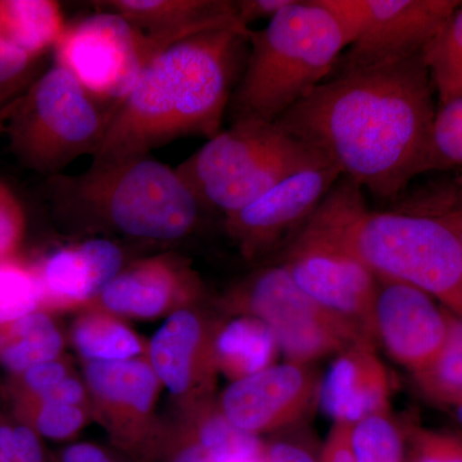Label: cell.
Wrapping results in <instances>:
<instances>
[{
  "mask_svg": "<svg viewBox=\"0 0 462 462\" xmlns=\"http://www.w3.org/2000/svg\"><path fill=\"white\" fill-rule=\"evenodd\" d=\"M436 94L419 54L331 76L275 123L361 189L397 200L428 171Z\"/></svg>",
  "mask_w": 462,
  "mask_h": 462,
  "instance_id": "cell-1",
  "label": "cell"
},
{
  "mask_svg": "<svg viewBox=\"0 0 462 462\" xmlns=\"http://www.w3.org/2000/svg\"><path fill=\"white\" fill-rule=\"evenodd\" d=\"M249 35L212 30L157 54L116 107L93 162L147 156L182 136L217 135L245 67Z\"/></svg>",
  "mask_w": 462,
  "mask_h": 462,
  "instance_id": "cell-2",
  "label": "cell"
},
{
  "mask_svg": "<svg viewBox=\"0 0 462 462\" xmlns=\"http://www.w3.org/2000/svg\"><path fill=\"white\" fill-rule=\"evenodd\" d=\"M346 247L379 279L412 285L462 318V247L437 218L411 212H373L348 179L319 207Z\"/></svg>",
  "mask_w": 462,
  "mask_h": 462,
  "instance_id": "cell-3",
  "label": "cell"
},
{
  "mask_svg": "<svg viewBox=\"0 0 462 462\" xmlns=\"http://www.w3.org/2000/svg\"><path fill=\"white\" fill-rule=\"evenodd\" d=\"M231 94V124L275 123L336 69L348 42L322 0H291L260 32Z\"/></svg>",
  "mask_w": 462,
  "mask_h": 462,
  "instance_id": "cell-4",
  "label": "cell"
},
{
  "mask_svg": "<svg viewBox=\"0 0 462 462\" xmlns=\"http://www.w3.org/2000/svg\"><path fill=\"white\" fill-rule=\"evenodd\" d=\"M51 180L58 205L136 238H182L196 226L203 207L176 169L149 154L93 162L80 175Z\"/></svg>",
  "mask_w": 462,
  "mask_h": 462,
  "instance_id": "cell-5",
  "label": "cell"
},
{
  "mask_svg": "<svg viewBox=\"0 0 462 462\" xmlns=\"http://www.w3.org/2000/svg\"><path fill=\"white\" fill-rule=\"evenodd\" d=\"M328 160L278 123L239 121L176 167L202 206L225 216L251 205L306 167Z\"/></svg>",
  "mask_w": 462,
  "mask_h": 462,
  "instance_id": "cell-6",
  "label": "cell"
},
{
  "mask_svg": "<svg viewBox=\"0 0 462 462\" xmlns=\"http://www.w3.org/2000/svg\"><path fill=\"white\" fill-rule=\"evenodd\" d=\"M117 106L91 96L56 65L11 106V147L29 169L57 176L81 156H96Z\"/></svg>",
  "mask_w": 462,
  "mask_h": 462,
  "instance_id": "cell-7",
  "label": "cell"
},
{
  "mask_svg": "<svg viewBox=\"0 0 462 462\" xmlns=\"http://www.w3.org/2000/svg\"><path fill=\"white\" fill-rule=\"evenodd\" d=\"M348 42L339 72L391 65L422 54L460 0H322Z\"/></svg>",
  "mask_w": 462,
  "mask_h": 462,
  "instance_id": "cell-8",
  "label": "cell"
},
{
  "mask_svg": "<svg viewBox=\"0 0 462 462\" xmlns=\"http://www.w3.org/2000/svg\"><path fill=\"white\" fill-rule=\"evenodd\" d=\"M282 266L312 300L375 339L378 278L346 247L319 208L291 239Z\"/></svg>",
  "mask_w": 462,
  "mask_h": 462,
  "instance_id": "cell-9",
  "label": "cell"
},
{
  "mask_svg": "<svg viewBox=\"0 0 462 462\" xmlns=\"http://www.w3.org/2000/svg\"><path fill=\"white\" fill-rule=\"evenodd\" d=\"M249 312L273 331L288 363L306 365L374 340L306 294L287 270L267 267L240 294Z\"/></svg>",
  "mask_w": 462,
  "mask_h": 462,
  "instance_id": "cell-10",
  "label": "cell"
},
{
  "mask_svg": "<svg viewBox=\"0 0 462 462\" xmlns=\"http://www.w3.org/2000/svg\"><path fill=\"white\" fill-rule=\"evenodd\" d=\"M54 51L56 65L71 72L91 96L118 106L162 51L120 14L106 11L67 25Z\"/></svg>",
  "mask_w": 462,
  "mask_h": 462,
  "instance_id": "cell-11",
  "label": "cell"
},
{
  "mask_svg": "<svg viewBox=\"0 0 462 462\" xmlns=\"http://www.w3.org/2000/svg\"><path fill=\"white\" fill-rule=\"evenodd\" d=\"M342 178L338 167L322 160L288 176L251 205L226 216L227 227L247 254L272 247L285 236L294 238Z\"/></svg>",
  "mask_w": 462,
  "mask_h": 462,
  "instance_id": "cell-12",
  "label": "cell"
},
{
  "mask_svg": "<svg viewBox=\"0 0 462 462\" xmlns=\"http://www.w3.org/2000/svg\"><path fill=\"white\" fill-rule=\"evenodd\" d=\"M447 312L430 294L404 282L378 278L374 330L375 339L396 363L413 374L439 354L447 337Z\"/></svg>",
  "mask_w": 462,
  "mask_h": 462,
  "instance_id": "cell-13",
  "label": "cell"
},
{
  "mask_svg": "<svg viewBox=\"0 0 462 462\" xmlns=\"http://www.w3.org/2000/svg\"><path fill=\"white\" fill-rule=\"evenodd\" d=\"M315 376L298 364L272 365L236 379L223 397L224 416L249 433L291 424L318 393Z\"/></svg>",
  "mask_w": 462,
  "mask_h": 462,
  "instance_id": "cell-14",
  "label": "cell"
},
{
  "mask_svg": "<svg viewBox=\"0 0 462 462\" xmlns=\"http://www.w3.org/2000/svg\"><path fill=\"white\" fill-rule=\"evenodd\" d=\"M97 5L138 27L161 51L212 30L251 32L239 23L234 0H106Z\"/></svg>",
  "mask_w": 462,
  "mask_h": 462,
  "instance_id": "cell-15",
  "label": "cell"
},
{
  "mask_svg": "<svg viewBox=\"0 0 462 462\" xmlns=\"http://www.w3.org/2000/svg\"><path fill=\"white\" fill-rule=\"evenodd\" d=\"M322 411L336 422L356 424L376 413L388 412L387 370L372 346L340 352L319 385Z\"/></svg>",
  "mask_w": 462,
  "mask_h": 462,
  "instance_id": "cell-16",
  "label": "cell"
},
{
  "mask_svg": "<svg viewBox=\"0 0 462 462\" xmlns=\"http://www.w3.org/2000/svg\"><path fill=\"white\" fill-rule=\"evenodd\" d=\"M121 249L107 239H90L51 254L35 272L45 297L85 300L100 296L123 269Z\"/></svg>",
  "mask_w": 462,
  "mask_h": 462,
  "instance_id": "cell-17",
  "label": "cell"
},
{
  "mask_svg": "<svg viewBox=\"0 0 462 462\" xmlns=\"http://www.w3.org/2000/svg\"><path fill=\"white\" fill-rule=\"evenodd\" d=\"M185 281L169 261H147L118 273L100 300L117 314L153 318L166 309Z\"/></svg>",
  "mask_w": 462,
  "mask_h": 462,
  "instance_id": "cell-18",
  "label": "cell"
},
{
  "mask_svg": "<svg viewBox=\"0 0 462 462\" xmlns=\"http://www.w3.org/2000/svg\"><path fill=\"white\" fill-rule=\"evenodd\" d=\"M66 26L54 0H0V36L35 60L56 47Z\"/></svg>",
  "mask_w": 462,
  "mask_h": 462,
  "instance_id": "cell-19",
  "label": "cell"
},
{
  "mask_svg": "<svg viewBox=\"0 0 462 462\" xmlns=\"http://www.w3.org/2000/svg\"><path fill=\"white\" fill-rule=\"evenodd\" d=\"M200 339V324L193 312H175L154 334L151 360L158 378L173 394L189 387L191 365Z\"/></svg>",
  "mask_w": 462,
  "mask_h": 462,
  "instance_id": "cell-20",
  "label": "cell"
},
{
  "mask_svg": "<svg viewBox=\"0 0 462 462\" xmlns=\"http://www.w3.org/2000/svg\"><path fill=\"white\" fill-rule=\"evenodd\" d=\"M216 351L225 370L240 379L272 366L279 346L270 328L249 316L224 328L216 340Z\"/></svg>",
  "mask_w": 462,
  "mask_h": 462,
  "instance_id": "cell-21",
  "label": "cell"
},
{
  "mask_svg": "<svg viewBox=\"0 0 462 462\" xmlns=\"http://www.w3.org/2000/svg\"><path fill=\"white\" fill-rule=\"evenodd\" d=\"M88 383L98 396L147 411L156 394V374L141 361H91Z\"/></svg>",
  "mask_w": 462,
  "mask_h": 462,
  "instance_id": "cell-22",
  "label": "cell"
},
{
  "mask_svg": "<svg viewBox=\"0 0 462 462\" xmlns=\"http://www.w3.org/2000/svg\"><path fill=\"white\" fill-rule=\"evenodd\" d=\"M8 345L0 355L3 366L14 373L53 361L62 348V338L47 315L33 312L8 325Z\"/></svg>",
  "mask_w": 462,
  "mask_h": 462,
  "instance_id": "cell-23",
  "label": "cell"
},
{
  "mask_svg": "<svg viewBox=\"0 0 462 462\" xmlns=\"http://www.w3.org/2000/svg\"><path fill=\"white\" fill-rule=\"evenodd\" d=\"M447 337L439 354L415 374L422 393L433 402L457 407L462 403V318L447 312Z\"/></svg>",
  "mask_w": 462,
  "mask_h": 462,
  "instance_id": "cell-24",
  "label": "cell"
},
{
  "mask_svg": "<svg viewBox=\"0 0 462 462\" xmlns=\"http://www.w3.org/2000/svg\"><path fill=\"white\" fill-rule=\"evenodd\" d=\"M439 103L462 96V2L422 51Z\"/></svg>",
  "mask_w": 462,
  "mask_h": 462,
  "instance_id": "cell-25",
  "label": "cell"
},
{
  "mask_svg": "<svg viewBox=\"0 0 462 462\" xmlns=\"http://www.w3.org/2000/svg\"><path fill=\"white\" fill-rule=\"evenodd\" d=\"M74 338L79 351L91 361L129 360L141 352L132 331L107 319H84L76 327Z\"/></svg>",
  "mask_w": 462,
  "mask_h": 462,
  "instance_id": "cell-26",
  "label": "cell"
},
{
  "mask_svg": "<svg viewBox=\"0 0 462 462\" xmlns=\"http://www.w3.org/2000/svg\"><path fill=\"white\" fill-rule=\"evenodd\" d=\"M42 300L35 272L8 258L0 261V327L33 314Z\"/></svg>",
  "mask_w": 462,
  "mask_h": 462,
  "instance_id": "cell-27",
  "label": "cell"
},
{
  "mask_svg": "<svg viewBox=\"0 0 462 462\" xmlns=\"http://www.w3.org/2000/svg\"><path fill=\"white\" fill-rule=\"evenodd\" d=\"M351 443L356 462H403L402 437L388 412L356 422Z\"/></svg>",
  "mask_w": 462,
  "mask_h": 462,
  "instance_id": "cell-28",
  "label": "cell"
},
{
  "mask_svg": "<svg viewBox=\"0 0 462 462\" xmlns=\"http://www.w3.org/2000/svg\"><path fill=\"white\" fill-rule=\"evenodd\" d=\"M396 207L398 211L430 216L447 225L462 247V178L431 184L410 194Z\"/></svg>",
  "mask_w": 462,
  "mask_h": 462,
  "instance_id": "cell-29",
  "label": "cell"
},
{
  "mask_svg": "<svg viewBox=\"0 0 462 462\" xmlns=\"http://www.w3.org/2000/svg\"><path fill=\"white\" fill-rule=\"evenodd\" d=\"M462 169V96L439 103L431 129L428 171Z\"/></svg>",
  "mask_w": 462,
  "mask_h": 462,
  "instance_id": "cell-30",
  "label": "cell"
},
{
  "mask_svg": "<svg viewBox=\"0 0 462 462\" xmlns=\"http://www.w3.org/2000/svg\"><path fill=\"white\" fill-rule=\"evenodd\" d=\"M199 443L226 462L256 460L260 452L256 436L236 427L225 416H214L203 424Z\"/></svg>",
  "mask_w": 462,
  "mask_h": 462,
  "instance_id": "cell-31",
  "label": "cell"
},
{
  "mask_svg": "<svg viewBox=\"0 0 462 462\" xmlns=\"http://www.w3.org/2000/svg\"><path fill=\"white\" fill-rule=\"evenodd\" d=\"M25 227V215L20 200L0 181V261L7 260L16 249Z\"/></svg>",
  "mask_w": 462,
  "mask_h": 462,
  "instance_id": "cell-32",
  "label": "cell"
},
{
  "mask_svg": "<svg viewBox=\"0 0 462 462\" xmlns=\"http://www.w3.org/2000/svg\"><path fill=\"white\" fill-rule=\"evenodd\" d=\"M83 412L76 406L69 404L42 403L36 418V428L42 436L62 439L71 436L80 428Z\"/></svg>",
  "mask_w": 462,
  "mask_h": 462,
  "instance_id": "cell-33",
  "label": "cell"
},
{
  "mask_svg": "<svg viewBox=\"0 0 462 462\" xmlns=\"http://www.w3.org/2000/svg\"><path fill=\"white\" fill-rule=\"evenodd\" d=\"M0 454L8 462H42L38 437L30 428L0 427Z\"/></svg>",
  "mask_w": 462,
  "mask_h": 462,
  "instance_id": "cell-34",
  "label": "cell"
},
{
  "mask_svg": "<svg viewBox=\"0 0 462 462\" xmlns=\"http://www.w3.org/2000/svg\"><path fill=\"white\" fill-rule=\"evenodd\" d=\"M416 462H462V442L454 437L421 430L416 434Z\"/></svg>",
  "mask_w": 462,
  "mask_h": 462,
  "instance_id": "cell-35",
  "label": "cell"
},
{
  "mask_svg": "<svg viewBox=\"0 0 462 462\" xmlns=\"http://www.w3.org/2000/svg\"><path fill=\"white\" fill-rule=\"evenodd\" d=\"M35 58L20 50L5 39L0 38V90L16 87L26 76Z\"/></svg>",
  "mask_w": 462,
  "mask_h": 462,
  "instance_id": "cell-36",
  "label": "cell"
},
{
  "mask_svg": "<svg viewBox=\"0 0 462 462\" xmlns=\"http://www.w3.org/2000/svg\"><path fill=\"white\" fill-rule=\"evenodd\" d=\"M291 3V0H234L236 17L247 29L254 21L263 20V18L273 20Z\"/></svg>",
  "mask_w": 462,
  "mask_h": 462,
  "instance_id": "cell-37",
  "label": "cell"
},
{
  "mask_svg": "<svg viewBox=\"0 0 462 462\" xmlns=\"http://www.w3.org/2000/svg\"><path fill=\"white\" fill-rule=\"evenodd\" d=\"M63 379H66L65 367L54 360L33 365L25 372L27 387L35 392L38 396H42L45 392L56 387L58 383L62 382Z\"/></svg>",
  "mask_w": 462,
  "mask_h": 462,
  "instance_id": "cell-38",
  "label": "cell"
},
{
  "mask_svg": "<svg viewBox=\"0 0 462 462\" xmlns=\"http://www.w3.org/2000/svg\"><path fill=\"white\" fill-rule=\"evenodd\" d=\"M354 425L336 422L325 446L322 462H356L351 443Z\"/></svg>",
  "mask_w": 462,
  "mask_h": 462,
  "instance_id": "cell-39",
  "label": "cell"
},
{
  "mask_svg": "<svg viewBox=\"0 0 462 462\" xmlns=\"http://www.w3.org/2000/svg\"><path fill=\"white\" fill-rule=\"evenodd\" d=\"M84 396L83 387L74 379H63L56 387L39 396L42 403L69 404L76 406Z\"/></svg>",
  "mask_w": 462,
  "mask_h": 462,
  "instance_id": "cell-40",
  "label": "cell"
},
{
  "mask_svg": "<svg viewBox=\"0 0 462 462\" xmlns=\"http://www.w3.org/2000/svg\"><path fill=\"white\" fill-rule=\"evenodd\" d=\"M269 462H315L306 451L289 443H278L269 452Z\"/></svg>",
  "mask_w": 462,
  "mask_h": 462,
  "instance_id": "cell-41",
  "label": "cell"
},
{
  "mask_svg": "<svg viewBox=\"0 0 462 462\" xmlns=\"http://www.w3.org/2000/svg\"><path fill=\"white\" fill-rule=\"evenodd\" d=\"M63 462H109L106 455L97 447L76 445L69 447L63 456Z\"/></svg>",
  "mask_w": 462,
  "mask_h": 462,
  "instance_id": "cell-42",
  "label": "cell"
},
{
  "mask_svg": "<svg viewBox=\"0 0 462 462\" xmlns=\"http://www.w3.org/2000/svg\"><path fill=\"white\" fill-rule=\"evenodd\" d=\"M175 462H225L223 458L218 457L217 455L215 454L211 449L207 448V447L200 445H194L189 447V448L182 451L180 455L178 456Z\"/></svg>",
  "mask_w": 462,
  "mask_h": 462,
  "instance_id": "cell-43",
  "label": "cell"
},
{
  "mask_svg": "<svg viewBox=\"0 0 462 462\" xmlns=\"http://www.w3.org/2000/svg\"><path fill=\"white\" fill-rule=\"evenodd\" d=\"M7 327H0V355H2V352L5 351V346L8 345L9 336Z\"/></svg>",
  "mask_w": 462,
  "mask_h": 462,
  "instance_id": "cell-44",
  "label": "cell"
},
{
  "mask_svg": "<svg viewBox=\"0 0 462 462\" xmlns=\"http://www.w3.org/2000/svg\"><path fill=\"white\" fill-rule=\"evenodd\" d=\"M456 409V419H457L458 424L462 427V403L458 404L457 407H455Z\"/></svg>",
  "mask_w": 462,
  "mask_h": 462,
  "instance_id": "cell-45",
  "label": "cell"
},
{
  "mask_svg": "<svg viewBox=\"0 0 462 462\" xmlns=\"http://www.w3.org/2000/svg\"><path fill=\"white\" fill-rule=\"evenodd\" d=\"M5 130V118H3V116L0 115V135H2V133Z\"/></svg>",
  "mask_w": 462,
  "mask_h": 462,
  "instance_id": "cell-46",
  "label": "cell"
},
{
  "mask_svg": "<svg viewBox=\"0 0 462 462\" xmlns=\"http://www.w3.org/2000/svg\"><path fill=\"white\" fill-rule=\"evenodd\" d=\"M0 462H8L7 460H5V456H3L2 454H0Z\"/></svg>",
  "mask_w": 462,
  "mask_h": 462,
  "instance_id": "cell-47",
  "label": "cell"
},
{
  "mask_svg": "<svg viewBox=\"0 0 462 462\" xmlns=\"http://www.w3.org/2000/svg\"><path fill=\"white\" fill-rule=\"evenodd\" d=\"M245 462H257L256 460L245 461Z\"/></svg>",
  "mask_w": 462,
  "mask_h": 462,
  "instance_id": "cell-48",
  "label": "cell"
},
{
  "mask_svg": "<svg viewBox=\"0 0 462 462\" xmlns=\"http://www.w3.org/2000/svg\"><path fill=\"white\" fill-rule=\"evenodd\" d=\"M0 38H2V36H0Z\"/></svg>",
  "mask_w": 462,
  "mask_h": 462,
  "instance_id": "cell-49",
  "label": "cell"
}]
</instances>
